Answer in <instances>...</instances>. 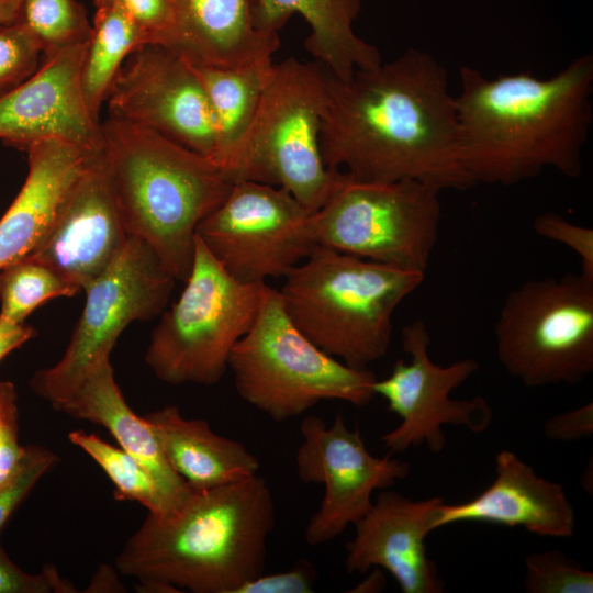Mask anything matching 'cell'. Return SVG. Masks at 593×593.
Segmentation results:
<instances>
[{
	"label": "cell",
	"mask_w": 593,
	"mask_h": 593,
	"mask_svg": "<svg viewBox=\"0 0 593 593\" xmlns=\"http://www.w3.org/2000/svg\"><path fill=\"white\" fill-rule=\"evenodd\" d=\"M320 144L325 166L357 181L415 180L439 192L474 186L459 160L448 74L422 49L348 80L327 71Z\"/></svg>",
	"instance_id": "1"
},
{
	"label": "cell",
	"mask_w": 593,
	"mask_h": 593,
	"mask_svg": "<svg viewBox=\"0 0 593 593\" xmlns=\"http://www.w3.org/2000/svg\"><path fill=\"white\" fill-rule=\"evenodd\" d=\"M456 99L458 154L478 183L512 186L552 168L578 178L593 122V55H580L553 76L494 79L462 66Z\"/></svg>",
	"instance_id": "2"
},
{
	"label": "cell",
	"mask_w": 593,
	"mask_h": 593,
	"mask_svg": "<svg viewBox=\"0 0 593 593\" xmlns=\"http://www.w3.org/2000/svg\"><path fill=\"white\" fill-rule=\"evenodd\" d=\"M275 503L259 475L192 491L172 513H148L115 559L118 571L171 592L235 593L265 572Z\"/></svg>",
	"instance_id": "3"
},
{
	"label": "cell",
	"mask_w": 593,
	"mask_h": 593,
	"mask_svg": "<svg viewBox=\"0 0 593 593\" xmlns=\"http://www.w3.org/2000/svg\"><path fill=\"white\" fill-rule=\"evenodd\" d=\"M99 153L128 236L148 244L167 271L184 282L197 228L234 182L210 158L110 116L101 121Z\"/></svg>",
	"instance_id": "4"
},
{
	"label": "cell",
	"mask_w": 593,
	"mask_h": 593,
	"mask_svg": "<svg viewBox=\"0 0 593 593\" xmlns=\"http://www.w3.org/2000/svg\"><path fill=\"white\" fill-rule=\"evenodd\" d=\"M424 278L317 245L278 291L292 323L315 346L351 368L368 369L389 350L395 309Z\"/></svg>",
	"instance_id": "5"
},
{
	"label": "cell",
	"mask_w": 593,
	"mask_h": 593,
	"mask_svg": "<svg viewBox=\"0 0 593 593\" xmlns=\"http://www.w3.org/2000/svg\"><path fill=\"white\" fill-rule=\"evenodd\" d=\"M326 86L322 65L294 57L276 64L249 126L221 164L230 179L283 188L317 211L345 176L322 157Z\"/></svg>",
	"instance_id": "6"
},
{
	"label": "cell",
	"mask_w": 593,
	"mask_h": 593,
	"mask_svg": "<svg viewBox=\"0 0 593 593\" xmlns=\"http://www.w3.org/2000/svg\"><path fill=\"white\" fill-rule=\"evenodd\" d=\"M228 368L239 396L276 422L299 416L321 401L365 406L374 396V373L351 368L315 346L286 313L279 291L268 284Z\"/></svg>",
	"instance_id": "7"
},
{
	"label": "cell",
	"mask_w": 593,
	"mask_h": 593,
	"mask_svg": "<svg viewBox=\"0 0 593 593\" xmlns=\"http://www.w3.org/2000/svg\"><path fill=\"white\" fill-rule=\"evenodd\" d=\"M186 287L154 328L145 361L161 381L217 383L234 346L248 332L266 283L230 276L195 235Z\"/></svg>",
	"instance_id": "8"
},
{
	"label": "cell",
	"mask_w": 593,
	"mask_h": 593,
	"mask_svg": "<svg viewBox=\"0 0 593 593\" xmlns=\"http://www.w3.org/2000/svg\"><path fill=\"white\" fill-rule=\"evenodd\" d=\"M494 335L500 363L524 385L582 382L593 371V280H526L506 295Z\"/></svg>",
	"instance_id": "9"
},
{
	"label": "cell",
	"mask_w": 593,
	"mask_h": 593,
	"mask_svg": "<svg viewBox=\"0 0 593 593\" xmlns=\"http://www.w3.org/2000/svg\"><path fill=\"white\" fill-rule=\"evenodd\" d=\"M439 193L415 180L363 182L345 172L311 214L312 233L320 246L425 273L438 238Z\"/></svg>",
	"instance_id": "10"
},
{
	"label": "cell",
	"mask_w": 593,
	"mask_h": 593,
	"mask_svg": "<svg viewBox=\"0 0 593 593\" xmlns=\"http://www.w3.org/2000/svg\"><path fill=\"white\" fill-rule=\"evenodd\" d=\"M175 282L154 249L130 236L118 258L85 289V307L61 359L33 376L32 390L58 410L87 371L110 357L127 325L164 312Z\"/></svg>",
	"instance_id": "11"
},
{
	"label": "cell",
	"mask_w": 593,
	"mask_h": 593,
	"mask_svg": "<svg viewBox=\"0 0 593 593\" xmlns=\"http://www.w3.org/2000/svg\"><path fill=\"white\" fill-rule=\"evenodd\" d=\"M197 235L223 269L244 283L284 278L317 246L311 213L289 191L250 180L233 183Z\"/></svg>",
	"instance_id": "12"
},
{
	"label": "cell",
	"mask_w": 593,
	"mask_h": 593,
	"mask_svg": "<svg viewBox=\"0 0 593 593\" xmlns=\"http://www.w3.org/2000/svg\"><path fill=\"white\" fill-rule=\"evenodd\" d=\"M401 345L410 361L398 359L391 373L373 384L374 395L382 396L388 411L401 421L381 436L384 447L401 454L425 444L432 452H439L446 443L444 425L483 433L492 419L488 401L482 396L450 398L479 369L478 361L467 358L449 366L434 363L428 354L429 332L419 318L402 328Z\"/></svg>",
	"instance_id": "13"
},
{
	"label": "cell",
	"mask_w": 593,
	"mask_h": 593,
	"mask_svg": "<svg viewBox=\"0 0 593 593\" xmlns=\"http://www.w3.org/2000/svg\"><path fill=\"white\" fill-rule=\"evenodd\" d=\"M300 434L298 477L305 484L325 488L304 533L310 546L336 538L371 508L374 491L392 486L410 472L405 461L370 454L358 426L349 429L342 413L329 427L322 418L307 416L300 425Z\"/></svg>",
	"instance_id": "14"
},
{
	"label": "cell",
	"mask_w": 593,
	"mask_h": 593,
	"mask_svg": "<svg viewBox=\"0 0 593 593\" xmlns=\"http://www.w3.org/2000/svg\"><path fill=\"white\" fill-rule=\"evenodd\" d=\"M104 105L110 118L215 159L217 135L205 93L184 57L172 48H136L113 80Z\"/></svg>",
	"instance_id": "15"
},
{
	"label": "cell",
	"mask_w": 593,
	"mask_h": 593,
	"mask_svg": "<svg viewBox=\"0 0 593 593\" xmlns=\"http://www.w3.org/2000/svg\"><path fill=\"white\" fill-rule=\"evenodd\" d=\"M128 237L98 149L65 194L41 240L25 257L85 290L118 258Z\"/></svg>",
	"instance_id": "16"
},
{
	"label": "cell",
	"mask_w": 593,
	"mask_h": 593,
	"mask_svg": "<svg viewBox=\"0 0 593 593\" xmlns=\"http://www.w3.org/2000/svg\"><path fill=\"white\" fill-rule=\"evenodd\" d=\"M85 46L42 57L34 74L0 100L2 143L23 150L45 139L100 148L101 121L91 114L81 86Z\"/></svg>",
	"instance_id": "17"
},
{
	"label": "cell",
	"mask_w": 593,
	"mask_h": 593,
	"mask_svg": "<svg viewBox=\"0 0 593 593\" xmlns=\"http://www.w3.org/2000/svg\"><path fill=\"white\" fill-rule=\"evenodd\" d=\"M443 502L441 496L411 500L380 490L371 508L354 524L355 536L346 544L347 572L383 568L403 593H441L445 582L427 557L425 539Z\"/></svg>",
	"instance_id": "18"
},
{
	"label": "cell",
	"mask_w": 593,
	"mask_h": 593,
	"mask_svg": "<svg viewBox=\"0 0 593 593\" xmlns=\"http://www.w3.org/2000/svg\"><path fill=\"white\" fill-rule=\"evenodd\" d=\"M495 479L480 494L457 504L439 506L434 530L461 522L521 526L542 537L570 538L575 515L564 488L536 474L511 450L495 457Z\"/></svg>",
	"instance_id": "19"
},
{
	"label": "cell",
	"mask_w": 593,
	"mask_h": 593,
	"mask_svg": "<svg viewBox=\"0 0 593 593\" xmlns=\"http://www.w3.org/2000/svg\"><path fill=\"white\" fill-rule=\"evenodd\" d=\"M26 152L25 181L0 219V269L34 249L93 153L59 139L34 143Z\"/></svg>",
	"instance_id": "20"
},
{
	"label": "cell",
	"mask_w": 593,
	"mask_h": 593,
	"mask_svg": "<svg viewBox=\"0 0 593 593\" xmlns=\"http://www.w3.org/2000/svg\"><path fill=\"white\" fill-rule=\"evenodd\" d=\"M58 410L105 427L121 448L152 474L168 505V514L191 494L190 486L169 465L150 426L125 402L114 380L110 357L97 361L87 371Z\"/></svg>",
	"instance_id": "21"
},
{
	"label": "cell",
	"mask_w": 593,
	"mask_h": 593,
	"mask_svg": "<svg viewBox=\"0 0 593 593\" xmlns=\"http://www.w3.org/2000/svg\"><path fill=\"white\" fill-rule=\"evenodd\" d=\"M178 40L174 48L190 61L233 68L269 56L279 34H265L253 22L255 0H172Z\"/></svg>",
	"instance_id": "22"
},
{
	"label": "cell",
	"mask_w": 593,
	"mask_h": 593,
	"mask_svg": "<svg viewBox=\"0 0 593 593\" xmlns=\"http://www.w3.org/2000/svg\"><path fill=\"white\" fill-rule=\"evenodd\" d=\"M360 9L361 0H255L253 22L261 33L279 34L293 14L302 15L311 27L305 48L332 76L348 80L382 64L379 49L354 31Z\"/></svg>",
	"instance_id": "23"
},
{
	"label": "cell",
	"mask_w": 593,
	"mask_h": 593,
	"mask_svg": "<svg viewBox=\"0 0 593 593\" xmlns=\"http://www.w3.org/2000/svg\"><path fill=\"white\" fill-rule=\"evenodd\" d=\"M171 468L192 491L256 475L258 459L239 441L215 434L203 419L184 418L176 405L143 415Z\"/></svg>",
	"instance_id": "24"
},
{
	"label": "cell",
	"mask_w": 593,
	"mask_h": 593,
	"mask_svg": "<svg viewBox=\"0 0 593 593\" xmlns=\"http://www.w3.org/2000/svg\"><path fill=\"white\" fill-rule=\"evenodd\" d=\"M184 59L200 82L212 111L217 135L214 163L221 168L227 153L249 126L276 64L272 55L233 68Z\"/></svg>",
	"instance_id": "25"
},
{
	"label": "cell",
	"mask_w": 593,
	"mask_h": 593,
	"mask_svg": "<svg viewBox=\"0 0 593 593\" xmlns=\"http://www.w3.org/2000/svg\"><path fill=\"white\" fill-rule=\"evenodd\" d=\"M91 32L81 64V86L86 103L98 120L110 87L127 57L145 45L137 25L114 0L94 3Z\"/></svg>",
	"instance_id": "26"
},
{
	"label": "cell",
	"mask_w": 593,
	"mask_h": 593,
	"mask_svg": "<svg viewBox=\"0 0 593 593\" xmlns=\"http://www.w3.org/2000/svg\"><path fill=\"white\" fill-rule=\"evenodd\" d=\"M80 289L46 265L23 257L0 269V321H23L46 301L74 296Z\"/></svg>",
	"instance_id": "27"
},
{
	"label": "cell",
	"mask_w": 593,
	"mask_h": 593,
	"mask_svg": "<svg viewBox=\"0 0 593 593\" xmlns=\"http://www.w3.org/2000/svg\"><path fill=\"white\" fill-rule=\"evenodd\" d=\"M68 439L82 449L105 472L115 486L116 500L141 503L150 514L164 516L168 505L152 474L122 448H116L94 434L74 430Z\"/></svg>",
	"instance_id": "28"
},
{
	"label": "cell",
	"mask_w": 593,
	"mask_h": 593,
	"mask_svg": "<svg viewBox=\"0 0 593 593\" xmlns=\"http://www.w3.org/2000/svg\"><path fill=\"white\" fill-rule=\"evenodd\" d=\"M20 21L38 44L42 57L83 44L91 32V21L77 0H23Z\"/></svg>",
	"instance_id": "29"
},
{
	"label": "cell",
	"mask_w": 593,
	"mask_h": 593,
	"mask_svg": "<svg viewBox=\"0 0 593 593\" xmlns=\"http://www.w3.org/2000/svg\"><path fill=\"white\" fill-rule=\"evenodd\" d=\"M524 586L528 593H592L593 573L559 550L526 555Z\"/></svg>",
	"instance_id": "30"
},
{
	"label": "cell",
	"mask_w": 593,
	"mask_h": 593,
	"mask_svg": "<svg viewBox=\"0 0 593 593\" xmlns=\"http://www.w3.org/2000/svg\"><path fill=\"white\" fill-rule=\"evenodd\" d=\"M41 60L38 44L20 21L0 24V100L34 74Z\"/></svg>",
	"instance_id": "31"
},
{
	"label": "cell",
	"mask_w": 593,
	"mask_h": 593,
	"mask_svg": "<svg viewBox=\"0 0 593 593\" xmlns=\"http://www.w3.org/2000/svg\"><path fill=\"white\" fill-rule=\"evenodd\" d=\"M58 460L45 447L27 446L8 479L0 483V530L36 482Z\"/></svg>",
	"instance_id": "32"
},
{
	"label": "cell",
	"mask_w": 593,
	"mask_h": 593,
	"mask_svg": "<svg viewBox=\"0 0 593 593\" xmlns=\"http://www.w3.org/2000/svg\"><path fill=\"white\" fill-rule=\"evenodd\" d=\"M94 3L104 0H93ZM132 16L145 45L175 48L178 24L172 0H114Z\"/></svg>",
	"instance_id": "33"
},
{
	"label": "cell",
	"mask_w": 593,
	"mask_h": 593,
	"mask_svg": "<svg viewBox=\"0 0 593 593\" xmlns=\"http://www.w3.org/2000/svg\"><path fill=\"white\" fill-rule=\"evenodd\" d=\"M533 230L539 236L563 244L574 251L581 261L580 273L593 280V230L569 222L555 212L535 216Z\"/></svg>",
	"instance_id": "34"
},
{
	"label": "cell",
	"mask_w": 593,
	"mask_h": 593,
	"mask_svg": "<svg viewBox=\"0 0 593 593\" xmlns=\"http://www.w3.org/2000/svg\"><path fill=\"white\" fill-rule=\"evenodd\" d=\"M75 592L74 586L47 567L40 574H30L18 568L0 545V593Z\"/></svg>",
	"instance_id": "35"
},
{
	"label": "cell",
	"mask_w": 593,
	"mask_h": 593,
	"mask_svg": "<svg viewBox=\"0 0 593 593\" xmlns=\"http://www.w3.org/2000/svg\"><path fill=\"white\" fill-rule=\"evenodd\" d=\"M316 571L307 560L298 561L291 569L260 574L239 586L235 593H311Z\"/></svg>",
	"instance_id": "36"
},
{
	"label": "cell",
	"mask_w": 593,
	"mask_h": 593,
	"mask_svg": "<svg viewBox=\"0 0 593 593\" xmlns=\"http://www.w3.org/2000/svg\"><path fill=\"white\" fill-rule=\"evenodd\" d=\"M547 438L557 441H574L593 434V403L557 414L544 425Z\"/></svg>",
	"instance_id": "37"
},
{
	"label": "cell",
	"mask_w": 593,
	"mask_h": 593,
	"mask_svg": "<svg viewBox=\"0 0 593 593\" xmlns=\"http://www.w3.org/2000/svg\"><path fill=\"white\" fill-rule=\"evenodd\" d=\"M24 447L18 443L16 398L0 403V483L14 470Z\"/></svg>",
	"instance_id": "38"
},
{
	"label": "cell",
	"mask_w": 593,
	"mask_h": 593,
	"mask_svg": "<svg viewBox=\"0 0 593 593\" xmlns=\"http://www.w3.org/2000/svg\"><path fill=\"white\" fill-rule=\"evenodd\" d=\"M35 334V329L31 326L0 321V361Z\"/></svg>",
	"instance_id": "39"
},
{
	"label": "cell",
	"mask_w": 593,
	"mask_h": 593,
	"mask_svg": "<svg viewBox=\"0 0 593 593\" xmlns=\"http://www.w3.org/2000/svg\"><path fill=\"white\" fill-rule=\"evenodd\" d=\"M86 592H119L123 586L118 581L114 571L108 566H101L91 581V584Z\"/></svg>",
	"instance_id": "40"
},
{
	"label": "cell",
	"mask_w": 593,
	"mask_h": 593,
	"mask_svg": "<svg viewBox=\"0 0 593 593\" xmlns=\"http://www.w3.org/2000/svg\"><path fill=\"white\" fill-rule=\"evenodd\" d=\"M385 583L384 574L381 572L380 569L373 570L367 579H365L360 584H358L354 590H350V592H358V593H372V592H379L383 589Z\"/></svg>",
	"instance_id": "41"
},
{
	"label": "cell",
	"mask_w": 593,
	"mask_h": 593,
	"mask_svg": "<svg viewBox=\"0 0 593 593\" xmlns=\"http://www.w3.org/2000/svg\"><path fill=\"white\" fill-rule=\"evenodd\" d=\"M23 0H0V24L18 21Z\"/></svg>",
	"instance_id": "42"
},
{
	"label": "cell",
	"mask_w": 593,
	"mask_h": 593,
	"mask_svg": "<svg viewBox=\"0 0 593 593\" xmlns=\"http://www.w3.org/2000/svg\"><path fill=\"white\" fill-rule=\"evenodd\" d=\"M16 398L14 385L10 382L0 381V403Z\"/></svg>",
	"instance_id": "43"
}]
</instances>
